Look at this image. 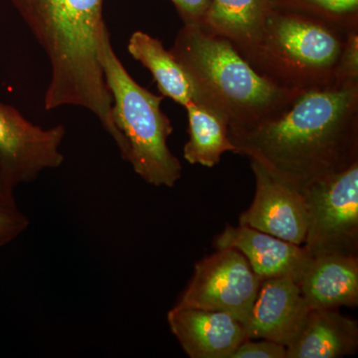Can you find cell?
Here are the masks:
<instances>
[{
	"label": "cell",
	"instance_id": "1",
	"mask_svg": "<svg viewBox=\"0 0 358 358\" xmlns=\"http://www.w3.org/2000/svg\"><path fill=\"white\" fill-rule=\"evenodd\" d=\"M228 134L235 154L303 193L358 160V80L300 92L267 121Z\"/></svg>",
	"mask_w": 358,
	"mask_h": 358
},
{
	"label": "cell",
	"instance_id": "2",
	"mask_svg": "<svg viewBox=\"0 0 358 358\" xmlns=\"http://www.w3.org/2000/svg\"><path fill=\"white\" fill-rule=\"evenodd\" d=\"M43 47L51 65L45 110L86 108L115 143L122 134L112 117V96L99 62V43L107 28L103 0H10Z\"/></svg>",
	"mask_w": 358,
	"mask_h": 358
},
{
	"label": "cell",
	"instance_id": "3",
	"mask_svg": "<svg viewBox=\"0 0 358 358\" xmlns=\"http://www.w3.org/2000/svg\"><path fill=\"white\" fill-rule=\"evenodd\" d=\"M192 78L200 105L239 133L279 114L296 95L259 75L229 40L200 24H185L169 50Z\"/></svg>",
	"mask_w": 358,
	"mask_h": 358
},
{
	"label": "cell",
	"instance_id": "4",
	"mask_svg": "<svg viewBox=\"0 0 358 358\" xmlns=\"http://www.w3.org/2000/svg\"><path fill=\"white\" fill-rule=\"evenodd\" d=\"M352 27L274 2L260 37L241 55L279 88H322L341 82L339 62Z\"/></svg>",
	"mask_w": 358,
	"mask_h": 358
},
{
	"label": "cell",
	"instance_id": "5",
	"mask_svg": "<svg viewBox=\"0 0 358 358\" xmlns=\"http://www.w3.org/2000/svg\"><path fill=\"white\" fill-rule=\"evenodd\" d=\"M98 56L112 96L113 121L128 145L127 162L148 185L173 187L182 166L167 145L173 127L160 108L164 96L134 81L115 55L108 28L101 35Z\"/></svg>",
	"mask_w": 358,
	"mask_h": 358
},
{
	"label": "cell",
	"instance_id": "6",
	"mask_svg": "<svg viewBox=\"0 0 358 358\" xmlns=\"http://www.w3.org/2000/svg\"><path fill=\"white\" fill-rule=\"evenodd\" d=\"M308 209L305 247L312 256H357L358 160L303 193Z\"/></svg>",
	"mask_w": 358,
	"mask_h": 358
},
{
	"label": "cell",
	"instance_id": "7",
	"mask_svg": "<svg viewBox=\"0 0 358 358\" xmlns=\"http://www.w3.org/2000/svg\"><path fill=\"white\" fill-rule=\"evenodd\" d=\"M261 282L239 251L216 249L195 264L192 280L173 308L226 313L245 326Z\"/></svg>",
	"mask_w": 358,
	"mask_h": 358
},
{
	"label": "cell",
	"instance_id": "8",
	"mask_svg": "<svg viewBox=\"0 0 358 358\" xmlns=\"http://www.w3.org/2000/svg\"><path fill=\"white\" fill-rule=\"evenodd\" d=\"M63 124L42 129L13 106L0 103V173L10 189L35 180L45 169L62 166Z\"/></svg>",
	"mask_w": 358,
	"mask_h": 358
},
{
	"label": "cell",
	"instance_id": "9",
	"mask_svg": "<svg viewBox=\"0 0 358 358\" xmlns=\"http://www.w3.org/2000/svg\"><path fill=\"white\" fill-rule=\"evenodd\" d=\"M251 162L256 193L239 225L267 233L296 245L305 243L308 209L305 195L273 178L260 164Z\"/></svg>",
	"mask_w": 358,
	"mask_h": 358
},
{
	"label": "cell",
	"instance_id": "10",
	"mask_svg": "<svg viewBox=\"0 0 358 358\" xmlns=\"http://www.w3.org/2000/svg\"><path fill=\"white\" fill-rule=\"evenodd\" d=\"M310 310L293 278L264 280L245 331L248 338L267 339L288 346L300 333Z\"/></svg>",
	"mask_w": 358,
	"mask_h": 358
},
{
	"label": "cell",
	"instance_id": "11",
	"mask_svg": "<svg viewBox=\"0 0 358 358\" xmlns=\"http://www.w3.org/2000/svg\"><path fill=\"white\" fill-rule=\"evenodd\" d=\"M214 246L239 251L261 281L289 277L298 282L313 258L305 246L243 225L226 226L214 240Z\"/></svg>",
	"mask_w": 358,
	"mask_h": 358
},
{
	"label": "cell",
	"instance_id": "12",
	"mask_svg": "<svg viewBox=\"0 0 358 358\" xmlns=\"http://www.w3.org/2000/svg\"><path fill=\"white\" fill-rule=\"evenodd\" d=\"M167 322L190 358H231L248 338L243 324L223 312L173 308Z\"/></svg>",
	"mask_w": 358,
	"mask_h": 358
},
{
	"label": "cell",
	"instance_id": "13",
	"mask_svg": "<svg viewBox=\"0 0 358 358\" xmlns=\"http://www.w3.org/2000/svg\"><path fill=\"white\" fill-rule=\"evenodd\" d=\"M298 284L310 310L357 307V256L336 253L313 256Z\"/></svg>",
	"mask_w": 358,
	"mask_h": 358
},
{
	"label": "cell",
	"instance_id": "14",
	"mask_svg": "<svg viewBox=\"0 0 358 358\" xmlns=\"http://www.w3.org/2000/svg\"><path fill=\"white\" fill-rule=\"evenodd\" d=\"M357 348V320L341 315L338 308L312 310L287 346V358H339L355 355Z\"/></svg>",
	"mask_w": 358,
	"mask_h": 358
},
{
	"label": "cell",
	"instance_id": "15",
	"mask_svg": "<svg viewBox=\"0 0 358 358\" xmlns=\"http://www.w3.org/2000/svg\"><path fill=\"white\" fill-rule=\"evenodd\" d=\"M273 4L274 0H211L200 25L243 54L260 37Z\"/></svg>",
	"mask_w": 358,
	"mask_h": 358
},
{
	"label": "cell",
	"instance_id": "16",
	"mask_svg": "<svg viewBox=\"0 0 358 358\" xmlns=\"http://www.w3.org/2000/svg\"><path fill=\"white\" fill-rule=\"evenodd\" d=\"M128 49L136 60L150 71L162 96L173 99L183 107L192 102L200 103L192 78L159 39L136 31L129 38Z\"/></svg>",
	"mask_w": 358,
	"mask_h": 358
},
{
	"label": "cell",
	"instance_id": "17",
	"mask_svg": "<svg viewBox=\"0 0 358 358\" xmlns=\"http://www.w3.org/2000/svg\"><path fill=\"white\" fill-rule=\"evenodd\" d=\"M189 141L183 148V157L190 164L213 167L225 152H236L228 134V124L210 108L196 103L186 107Z\"/></svg>",
	"mask_w": 358,
	"mask_h": 358
},
{
	"label": "cell",
	"instance_id": "18",
	"mask_svg": "<svg viewBox=\"0 0 358 358\" xmlns=\"http://www.w3.org/2000/svg\"><path fill=\"white\" fill-rule=\"evenodd\" d=\"M274 2L348 27L358 25V0H274Z\"/></svg>",
	"mask_w": 358,
	"mask_h": 358
},
{
	"label": "cell",
	"instance_id": "19",
	"mask_svg": "<svg viewBox=\"0 0 358 358\" xmlns=\"http://www.w3.org/2000/svg\"><path fill=\"white\" fill-rule=\"evenodd\" d=\"M29 226V219L15 202H0V248L13 242Z\"/></svg>",
	"mask_w": 358,
	"mask_h": 358
},
{
	"label": "cell",
	"instance_id": "20",
	"mask_svg": "<svg viewBox=\"0 0 358 358\" xmlns=\"http://www.w3.org/2000/svg\"><path fill=\"white\" fill-rule=\"evenodd\" d=\"M231 358H287V346L267 339L252 341L247 338L238 346Z\"/></svg>",
	"mask_w": 358,
	"mask_h": 358
},
{
	"label": "cell",
	"instance_id": "21",
	"mask_svg": "<svg viewBox=\"0 0 358 358\" xmlns=\"http://www.w3.org/2000/svg\"><path fill=\"white\" fill-rule=\"evenodd\" d=\"M338 77L341 81L358 80V25L353 26L348 33L339 62Z\"/></svg>",
	"mask_w": 358,
	"mask_h": 358
},
{
	"label": "cell",
	"instance_id": "22",
	"mask_svg": "<svg viewBox=\"0 0 358 358\" xmlns=\"http://www.w3.org/2000/svg\"><path fill=\"white\" fill-rule=\"evenodd\" d=\"M185 24H201L211 0H171Z\"/></svg>",
	"mask_w": 358,
	"mask_h": 358
},
{
	"label": "cell",
	"instance_id": "23",
	"mask_svg": "<svg viewBox=\"0 0 358 358\" xmlns=\"http://www.w3.org/2000/svg\"><path fill=\"white\" fill-rule=\"evenodd\" d=\"M0 202H14L13 190L4 182L0 173Z\"/></svg>",
	"mask_w": 358,
	"mask_h": 358
}]
</instances>
